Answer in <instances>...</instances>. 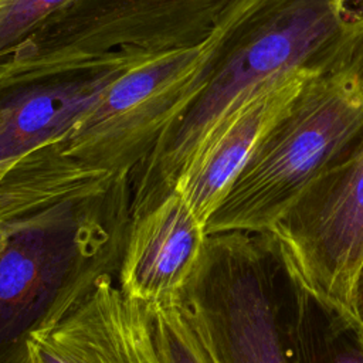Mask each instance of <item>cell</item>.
<instances>
[{"label": "cell", "mask_w": 363, "mask_h": 363, "mask_svg": "<svg viewBox=\"0 0 363 363\" xmlns=\"http://www.w3.org/2000/svg\"><path fill=\"white\" fill-rule=\"evenodd\" d=\"M210 75L132 174V216L173 191L199 149L261 88L320 72L363 43V0H230L207 34Z\"/></svg>", "instance_id": "obj_1"}, {"label": "cell", "mask_w": 363, "mask_h": 363, "mask_svg": "<svg viewBox=\"0 0 363 363\" xmlns=\"http://www.w3.org/2000/svg\"><path fill=\"white\" fill-rule=\"evenodd\" d=\"M132 176L0 218V363H26L30 336L116 274L132 218Z\"/></svg>", "instance_id": "obj_2"}, {"label": "cell", "mask_w": 363, "mask_h": 363, "mask_svg": "<svg viewBox=\"0 0 363 363\" xmlns=\"http://www.w3.org/2000/svg\"><path fill=\"white\" fill-rule=\"evenodd\" d=\"M362 139L363 43L303 84L257 143L206 234L269 231Z\"/></svg>", "instance_id": "obj_3"}, {"label": "cell", "mask_w": 363, "mask_h": 363, "mask_svg": "<svg viewBox=\"0 0 363 363\" xmlns=\"http://www.w3.org/2000/svg\"><path fill=\"white\" fill-rule=\"evenodd\" d=\"M291 268L272 231L210 234L180 299L216 363H292Z\"/></svg>", "instance_id": "obj_4"}, {"label": "cell", "mask_w": 363, "mask_h": 363, "mask_svg": "<svg viewBox=\"0 0 363 363\" xmlns=\"http://www.w3.org/2000/svg\"><path fill=\"white\" fill-rule=\"evenodd\" d=\"M230 0H71L0 57V89L71 60L123 47L150 52L200 44Z\"/></svg>", "instance_id": "obj_5"}, {"label": "cell", "mask_w": 363, "mask_h": 363, "mask_svg": "<svg viewBox=\"0 0 363 363\" xmlns=\"http://www.w3.org/2000/svg\"><path fill=\"white\" fill-rule=\"evenodd\" d=\"M269 231L296 275L353 315L363 268V139L313 182Z\"/></svg>", "instance_id": "obj_6"}, {"label": "cell", "mask_w": 363, "mask_h": 363, "mask_svg": "<svg viewBox=\"0 0 363 363\" xmlns=\"http://www.w3.org/2000/svg\"><path fill=\"white\" fill-rule=\"evenodd\" d=\"M156 52L123 47L30 74L0 91V179L27 156L57 143L108 86Z\"/></svg>", "instance_id": "obj_7"}, {"label": "cell", "mask_w": 363, "mask_h": 363, "mask_svg": "<svg viewBox=\"0 0 363 363\" xmlns=\"http://www.w3.org/2000/svg\"><path fill=\"white\" fill-rule=\"evenodd\" d=\"M99 275L61 318L35 330L26 363H164L150 308Z\"/></svg>", "instance_id": "obj_8"}, {"label": "cell", "mask_w": 363, "mask_h": 363, "mask_svg": "<svg viewBox=\"0 0 363 363\" xmlns=\"http://www.w3.org/2000/svg\"><path fill=\"white\" fill-rule=\"evenodd\" d=\"M206 225L174 190L130 218L116 279L147 306L177 301L201 258Z\"/></svg>", "instance_id": "obj_9"}, {"label": "cell", "mask_w": 363, "mask_h": 363, "mask_svg": "<svg viewBox=\"0 0 363 363\" xmlns=\"http://www.w3.org/2000/svg\"><path fill=\"white\" fill-rule=\"evenodd\" d=\"M318 72L298 71L272 81L248 99L191 157L173 190L206 225L245 166L262 135Z\"/></svg>", "instance_id": "obj_10"}, {"label": "cell", "mask_w": 363, "mask_h": 363, "mask_svg": "<svg viewBox=\"0 0 363 363\" xmlns=\"http://www.w3.org/2000/svg\"><path fill=\"white\" fill-rule=\"evenodd\" d=\"M286 332L292 363H363V326L312 291L292 268Z\"/></svg>", "instance_id": "obj_11"}, {"label": "cell", "mask_w": 363, "mask_h": 363, "mask_svg": "<svg viewBox=\"0 0 363 363\" xmlns=\"http://www.w3.org/2000/svg\"><path fill=\"white\" fill-rule=\"evenodd\" d=\"M149 308L164 363H216L180 298Z\"/></svg>", "instance_id": "obj_12"}, {"label": "cell", "mask_w": 363, "mask_h": 363, "mask_svg": "<svg viewBox=\"0 0 363 363\" xmlns=\"http://www.w3.org/2000/svg\"><path fill=\"white\" fill-rule=\"evenodd\" d=\"M71 0H0V57Z\"/></svg>", "instance_id": "obj_13"}, {"label": "cell", "mask_w": 363, "mask_h": 363, "mask_svg": "<svg viewBox=\"0 0 363 363\" xmlns=\"http://www.w3.org/2000/svg\"><path fill=\"white\" fill-rule=\"evenodd\" d=\"M353 315L363 326V268L360 271L356 288H354V301H353Z\"/></svg>", "instance_id": "obj_14"}]
</instances>
